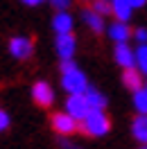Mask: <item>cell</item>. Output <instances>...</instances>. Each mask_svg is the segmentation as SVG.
<instances>
[{"mask_svg":"<svg viewBox=\"0 0 147 149\" xmlns=\"http://www.w3.org/2000/svg\"><path fill=\"white\" fill-rule=\"evenodd\" d=\"M59 77H61V88L66 95H79L88 91V74L84 72L75 61H59Z\"/></svg>","mask_w":147,"mask_h":149,"instance_id":"6da1fadb","label":"cell"},{"mask_svg":"<svg viewBox=\"0 0 147 149\" xmlns=\"http://www.w3.org/2000/svg\"><path fill=\"white\" fill-rule=\"evenodd\" d=\"M79 131L88 138H104L111 131V118L106 111H97L93 109L82 122H79Z\"/></svg>","mask_w":147,"mask_h":149,"instance_id":"7a4b0ae2","label":"cell"},{"mask_svg":"<svg viewBox=\"0 0 147 149\" xmlns=\"http://www.w3.org/2000/svg\"><path fill=\"white\" fill-rule=\"evenodd\" d=\"M50 127L57 133V138H73L79 131V122L73 115H68L66 111H57L50 115Z\"/></svg>","mask_w":147,"mask_h":149,"instance_id":"3957f363","label":"cell"},{"mask_svg":"<svg viewBox=\"0 0 147 149\" xmlns=\"http://www.w3.org/2000/svg\"><path fill=\"white\" fill-rule=\"evenodd\" d=\"M29 95H32V102L36 104V106H41V109H50V106L55 104V100H57V93H55V88H52V84L46 81V79L34 81Z\"/></svg>","mask_w":147,"mask_h":149,"instance_id":"277c9868","label":"cell"},{"mask_svg":"<svg viewBox=\"0 0 147 149\" xmlns=\"http://www.w3.org/2000/svg\"><path fill=\"white\" fill-rule=\"evenodd\" d=\"M55 52L59 56V61H75L77 36L75 34H55Z\"/></svg>","mask_w":147,"mask_h":149,"instance_id":"5b68a950","label":"cell"},{"mask_svg":"<svg viewBox=\"0 0 147 149\" xmlns=\"http://www.w3.org/2000/svg\"><path fill=\"white\" fill-rule=\"evenodd\" d=\"M64 111L68 113V115H73L77 122H82L93 109H91V104H88V100H86V95L79 93V95H68V97H66Z\"/></svg>","mask_w":147,"mask_h":149,"instance_id":"8992f818","label":"cell"},{"mask_svg":"<svg viewBox=\"0 0 147 149\" xmlns=\"http://www.w3.org/2000/svg\"><path fill=\"white\" fill-rule=\"evenodd\" d=\"M7 50L9 54L16 59V61H27L29 56L34 54V41L29 36H11L9 43H7Z\"/></svg>","mask_w":147,"mask_h":149,"instance_id":"52a82bcc","label":"cell"},{"mask_svg":"<svg viewBox=\"0 0 147 149\" xmlns=\"http://www.w3.org/2000/svg\"><path fill=\"white\" fill-rule=\"evenodd\" d=\"M113 61H116L122 70L136 68V54H134V47L129 45V43H118V45H113Z\"/></svg>","mask_w":147,"mask_h":149,"instance_id":"ba28073f","label":"cell"},{"mask_svg":"<svg viewBox=\"0 0 147 149\" xmlns=\"http://www.w3.org/2000/svg\"><path fill=\"white\" fill-rule=\"evenodd\" d=\"M131 34H134V29L129 27V23L113 20L111 25H106V36L113 41V45H118V43H129V41H131Z\"/></svg>","mask_w":147,"mask_h":149,"instance_id":"9c48e42d","label":"cell"},{"mask_svg":"<svg viewBox=\"0 0 147 149\" xmlns=\"http://www.w3.org/2000/svg\"><path fill=\"white\" fill-rule=\"evenodd\" d=\"M50 25H52V32H55V34H73L75 18H73L70 11H55Z\"/></svg>","mask_w":147,"mask_h":149,"instance_id":"30bf717a","label":"cell"},{"mask_svg":"<svg viewBox=\"0 0 147 149\" xmlns=\"http://www.w3.org/2000/svg\"><path fill=\"white\" fill-rule=\"evenodd\" d=\"M82 23L91 29L93 34H102V32H106V20H104V16L95 14L91 7L82 11Z\"/></svg>","mask_w":147,"mask_h":149,"instance_id":"8fae6325","label":"cell"},{"mask_svg":"<svg viewBox=\"0 0 147 149\" xmlns=\"http://www.w3.org/2000/svg\"><path fill=\"white\" fill-rule=\"evenodd\" d=\"M129 131H131V138L138 145H147V115H134Z\"/></svg>","mask_w":147,"mask_h":149,"instance_id":"7c38bea8","label":"cell"},{"mask_svg":"<svg viewBox=\"0 0 147 149\" xmlns=\"http://www.w3.org/2000/svg\"><path fill=\"white\" fill-rule=\"evenodd\" d=\"M111 2V16L116 20H122V23H129L131 16H134V7L129 0H109Z\"/></svg>","mask_w":147,"mask_h":149,"instance_id":"4fadbf2b","label":"cell"},{"mask_svg":"<svg viewBox=\"0 0 147 149\" xmlns=\"http://www.w3.org/2000/svg\"><path fill=\"white\" fill-rule=\"evenodd\" d=\"M122 86L127 88L129 93H134V91H138V88H143V86H145V77H143L140 70H136V68L122 70Z\"/></svg>","mask_w":147,"mask_h":149,"instance_id":"5bb4252c","label":"cell"},{"mask_svg":"<svg viewBox=\"0 0 147 149\" xmlns=\"http://www.w3.org/2000/svg\"><path fill=\"white\" fill-rule=\"evenodd\" d=\"M86 100L91 104V109H97V111H106V106H109V97L102 93L100 88H95V86H88V91H86Z\"/></svg>","mask_w":147,"mask_h":149,"instance_id":"9a60e30c","label":"cell"},{"mask_svg":"<svg viewBox=\"0 0 147 149\" xmlns=\"http://www.w3.org/2000/svg\"><path fill=\"white\" fill-rule=\"evenodd\" d=\"M131 109L136 115H147V91L145 86L131 93Z\"/></svg>","mask_w":147,"mask_h":149,"instance_id":"2e32d148","label":"cell"},{"mask_svg":"<svg viewBox=\"0 0 147 149\" xmlns=\"http://www.w3.org/2000/svg\"><path fill=\"white\" fill-rule=\"evenodd\" d=\"M134 54H136V70H140V74L147 79V43L145 45H136Z\"/></svg>","mask_w":147,"mask_h":149,"instance_id":"e0dca14e","label":"cell"},{"mask_svg":"<svg viewBox=\"0 0 147 149\" xmlns=\"http://www.w3.org/2000/svg\"><path fill=\"white\" fill-rule=\"evenodd\" d=\"M91 9L95 11V14H100V16H111V2L109 0H93L91 2Z\"/></svg>","mask_w":147,"mask_h":149,"instance_id":"ac0fdd59","label":"cell"},{"mask_svg":"<svg viewBox=\"0 0 147 149\" xmlns=\"http://www.w3.org/2000/svg\"><path fill=\"white\" fill-rule=\"evenodd\" d=\"M131 38L136 41L138 45H145V43H147V27H136V29H134V34H131Z\"/></svg>","mask_w":147,"mask_h":149,"instance_id":"d6986e66","label":"cell"},{"mask_svg":"<svg viewBox=\"0 0 147 149\" xmlns=\"http://www.w3.org/2000/svg\"><path fill=\"white\" fill-rule=\"evenodd\" d=\"M57 145H59V149H84L79 142H75L70 138H57Z\"/></svg>","mask_w":147,"mask_h":149,"instance_id":"ffe728a7","label":"cell"},{"mask_svg":"<svg viewBox=\"0 0 147 149\" xmlns=\"http://www.w3.org/2000/svg\"><path fill=\"white\" fill-rule=\"evenodd\" d=\"M48 2L55 7V11H68L73 5V0H48Z\"/></svg>","mask_w":147,"mask_h":149,"instance_id":"44dd1931","label":"cell"},{"mask_svg":"<svg viewBox=\"0 0 147 149\" xmlns=\"http://www.w3.org/2000/svg\"><path fill=\"white\" fill-rule=\"evenodd\" d=\"M9 124H11V118H9V113H7L5 109H2V106H0V133L9 129Z\"/></svg>","mask_w":147,"mask_h":149,"instance_id":"7402d4cb","label":"cell"},{"mask_svg":"<svg viewBox=\"0 0 147 149\" xmlns=\"http://www.w3.org/2000/svg\"><path fill=\"white\" fill-rule=\"evenodd\" d=\"M25 7H38V5H43V2H48V0H20Z\"/></svg>","mask_w":147,"mask_h":149,"instance_id":"603a6c76","label":"cell"},{"mask_svg":"<svg viewBox=\"0 0 147 149\" xmlns=\"http://www.w3.org/2000/svg\"><path fill=\"white\" fill-rule=\"evenodd\" d=\"M129 2H131L134 11H136V9H140V7H145V5H147V0H129Z\"/></svg>","mask_w":147,"mask_h":149,"instance_id":"cb8c5ba5","label":"cell"},{"mask_svg":"<svg viewBox=\"0 0 147 149\" xmlns=\"http://www.w3.org/2000/svg\"><path fill=\"white\" fill-rule=\"evenodd\" d=\"M138 149H147V145H138Z\"/></svg>","mask_w":147,"mask_h":149,"instance_id":"d4e9b609","label":"cell"},{"mask_svg":"<svg viewBox=\"0 0 147 149\" xmlns=\"http://www.w3.org/2000/svg\"><path fill=\"white\" fill-rule=\"evenodd\" d=\"M145 91H147V79H145Z\"/></svg>","mask_w":147,"mask_h":149,"instance_id":"484cf974","label":"cell"}]
</instances>
